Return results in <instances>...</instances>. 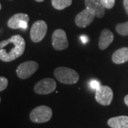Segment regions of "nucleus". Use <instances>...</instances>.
I'll list each match as a JSON object with an SVG mask.
<instances>
[{
  "instance_id": "1",
  "label": "nucleus",
  "mask_w": 128,
  "mask_h": 128,
  "mask_svg": "<svg viewBox=\"0 0 128 128\" xmlns=\"http://www.w3.org/2000/svg\"><path fill=\"white\" fill-rule=\"evenodd\" d=\"M9 44L10 50L4 51L0 50V59L4 62H11L22 55L25 50L26 43L24 38L20 35H14L10 38L4 40Z\"/></svg>"
},
{
  "instance_id": "2",
  "label": "nucleus",
  "mask_w": 128,
  "mask_h": 128,
  "mask_svg": "<svg viewBox=\"0 0 128 128\" xmlns=\"http://www.w3.org/2000/svg\"><path fill=\"white\" fill-rule=\"evenodd\" d=\"M56 78L64 84L72 85L78 82L79 75L75 70L66 67H58L54 70Z\"/></svg>"
},
{
  "instance_id": "3",
  "label": "nucleus",
  "mask_w": 128,
  "mask_h": 128,
  "mask_svg": "<svg viewBox=\"0 0 128 128\" xmlns=\"http://www.w3.org/2000/svg\"><path fill=\"white\" fill-rule=\"evenodd\" d=\"M51 108L46 105H40L34 108L30 113V119L35 123H44L52 118Z\"/></svg>"
},
{
  "instance_id": "4",
  "label": "nucleus",
  "mask_w": 128,
  "mask_h": 128,
  "mask_svg": "<svg viewBox=\"0 0 128 128\" xmlns=\"http://www.w3.org/2000/svg\"><path fill=\"white\" fill-rule=\"evenodd\" d=\"M47 24L42 20L37 21L32 25L30 32L31 39L34 43L41 41L46 36L47 33Z\"/></svg>"
},
{
  "instance_id": "5",
  "label": "nucleus",
  "mask_w": 128,
  "mask_h": 128,
  "mask_svg": "<svg viewBox=\"0 0 128 128\" xmlns=\"http://www.w3.org/2000/svg\"><path fill=\"white\" fill-rule=\"evenodd\" d=\"M38 68V64L35 61H26L21 64L16 68V74L21 79L31 77Z\"/></svg>"
},
{
  "instance_id": "6",
  "label": "nucleus",
  "mask_w": 128,
  "mask_h": 128,
  "mask_svg": "<svg viewBox=\"0 0 128 128\" xmlns=\"http://www.w3.org/2000/svg\"><path fill=\"white\" fill-rule=\"evenodd\" d=\"M29 22V17L26 14L18 13L13 15L9 18L7 26L12 29H22L26 30L28 28V23Z\"/></svg>"
},
{
  "instance_id": "7",
  "label": "nucleus",
  "mask_w": 128,
  "mask_h": 128,
  "mask_svg": "<svg viewBox=\"0 0 128 128\" xmlns=\"http://www.w3.org/2000/svg\"><path fill=\"white\" fill-rule=\"evenodd\" d=\"M113 98V92L109 86H100L96 92V101L102 105H110Z\"/></svg>"
},
{
  "instance_id": "8",
  "label": "nucleus",
  "mask_w": 128,
  "mask_h": 128,
  "mask_svg": "<svg viewBox=\"0 0 128 128\" xmlns=\"http://www.w3.org/2000/svg\"><path fill=\"white\" fill-rule=\"evenodd\" d=\"M56 82L52 78H44L37 82L34 86V91L39 95H47L54 91Z\"/></svg>"
},
{
  "instance_id": "9",
  "label": "nucleus",
  "mask_w": 128,
  "mask_h": 128,
  "mask_svg": "<svg viewBox=\"0 0 128 128\" xmlns=\"http://www.w3.org/2000/svg\"><path fill=\"white\" fill-rule=\"evenodd\" d=\"M52 45L57 50L66 49L68 47V41L66 32L63 29H56L52 34Z\"/></svg>"
},
{
  "instance_id": "10",
  "label": "nucleus",
  "mask_w": 128,
  "mask_h": 128,
  "mask_svg": "<svg viewBox=\"0 0 128 128\" xmlns=\"http://www.w3.org/2000/svg\"><path fill=\"white\" fill-rule=\"evenodd\" d=\"M96 15L87 8L78 13L76 18L75 23L80 28H86L88 26L93 22Z\"/></svg>"
},
{
  "instance_id": "11",
  "label": "nucleus",
  "mask_w": 128,
  "mask_h": 128,
  "mask_svg": "<svg viewBox=\"0 0 128 128\" xmlns=\"http://www.w3.org/2000/svg\"><path fill=\"white\" fill-rule=\"evenodd\" d=\"M85 4L87 9L96 15V17L102 18L104 16L105 8L101 0H85Z\"/></svg>"
},
{
  "instance_id": "12",
  "label": "nucleus",
  "mask_w": 128,
  "mask_h": 128,
  "mask_svg": "<svg viewBox=\"0 0 128 128\" xmlns=\"http://www.w3.org/2000/svg\"><path fill=\"white\" fill-rule=\"evenodd\" d=\"M114 40V35L112 32L108 28L103 29L100 34L99 38V48L100 50H105L109 47Z\"/></svg>"
},
{
  "instance_id": "13",
  "label": "nucleus",
  "mask_w": 128,
  "mask_h": 128,
  "mask_svg": "<svg viewBox=\"0 0 128 128\" xmlns=\"http://www.w3.org/2000/svg\"><path fill=\"white\" fill-rule=\"evenodd\" d=\"M108 124L111 128H128V116L122 115L108 120Z\"/></svg>"
},
{
  "instance_id": "14",
  "label": "nucleus",
  "mask_w": 128,
  "mask_h": 128,
  "mask_svg": "<svg viewBox=\"0 0 128 128\" xmlns=\"http://www.w3.org/2000/svg\"><path fill=\"white\" fill-rule=\"evenodd\" d=\"M112 62L115 64H122L128 61V48L123 47L117 50L112 56Z\"/></svg>"
},
{
  "instance_id": "15",
  "label": "nucleus",
  "mask_w": 128,
  "mask_h": 128,
  "mask_svg": "<svg viewBox=\"0 0 128 128\" xmlns=\"http://www.w3.org/2000/svg\"><path fill=\"white\" fill-rule=\"evenodd\" d=\"M52 6L58 10H63L70 6L72 0H51Z\"/></svg>"
},
{
  "instance_id": "16",
  "label": "nucleus",
  "mask_w": 128,
  "mask_h": 128,
  "mask_svg": "<svg viewBox=\"0 0 128 128\" xmlns=\"http://www.w3.org/2000/svg\"><path fill=\"white\" fill-rule=\"evenodd\" d=\"M116 31L122 36H128V22L118 24L116 26Z\"/></svg>"
},
{
  "instance_id": "17",
  "label": "nucleus",
  "mask_w": 128,
  "mask_h": 128,
  "mask_svg": "<svg viewBox=\"0 0 128 128\" xmlns=\"http://www.w3.org/2000/svg\"><path fill=\"white\" fill-rule=\"evenodd\" d=\"M105 9H112L115 4V0H101Z\"/></svg>"
},
{
  "instance_id": "18",
  "label": "nucleus",
  "mask_w": 128,
  "mask_h": 128,
  "mask_svg": "<svg viewBox=\"0 0 128 128\" xmlns=\"http://www.w3.org/2000/svg\"><path fill=\"white\" fill-rule=\"evenodd\" d=\"M8 86V80L7 78L3 76H0V92L5 90Z\"/></svg>"
},
{
  "instance_id": "19",
  "label": "nucleus",
  "mask_w": 128,
  "mask_h": 128,
  "mask_svg": "<svg viewBox=\"0 0 128 128\" xmlns=\"http://www.w3.org/2000/svg\"><path fill=\"white\" fill-rule=\"evenodd\" d=\"M90 87L91 88H92L93 90H98L99 87L100 86V82H98V81H97V80H92L90 81Z\"/></svg>"
},
{
  "instance_id": "20",
  "label": "nucleus",
  "mask_w": 128,
  "mask_h": 128,
  "mask_svg": "<svg viewBox=\"0 0 128 128\" xmlns=\"http://www.w3.org/2000/svg\"><path fill=\"white\" fill-rule=\"evenodd\" d=\"M123 4L125 12L128 15V0H123Z\"/></svg>"
},
{
  "instance_id": "21",
  "label": "nucleus",
  "mask_w": 128,
  "mask_h": 128,
  "mask_svg": "<svg viewBox=\"0 0 128 128\" xmlns=\"http://www.w3.org/2000/svg\"><path fill=\"white\" fill-rule=\"evenodd\" d=\"M80 40L82 41L83 44H86L88 42V37L86 36H80Z\"/></svg>"
},
{
  "instance_id": "22",
  "label": "nucleus",
  "mask_w": 128,
  "mask_h": 128,
  "mask_svg": "<svg viewBox=\"0 0 128 128\" xmlns=\"http://www.w3.org/2000/svg\"><path fill=\"white\" fill-rule=\"evenodd\" d=\"M124 103L126 104V105L128 106V95L124 97Z\"/></svg>"
},
{
  "instance_id": "23",
  "label": "nucleus",
  "mask_w": 128,
  "mask_h": 128,
  "mask_svg": "<svg viewBox=\"0 0 128 128\" xmlns=\"http://www.w3.org/2000/svg\"><path fill=\"white\" fill-rule=\"evenodd\" d=\"M36 2H44V0H35Z\"/></svg>"
},
{
  "instance_id": "24",
  "label": "nucleus",
  "mask_w": 128,
  "mask_h": 128,
  "mask_svg": "<svg viewBox=\"0 0 128 128\" xmlns=\"http://www.w3.org/2000/svg\"><path fill=\"white\" fill-rule=\"evenodd\" d=\"M1 9H2V5L0 4V10H1Z\"/></svg>"
},
{
  "instance_id": "25",
  "label": "nucleus",
  "mask_w": 128,
  "mask_h": 128,
  "mask_svg": "<svg viewBox=\"0 0 128 128\" xmlns=\"http://www.w3.org/2000/svg\"><path fill=\"white\" fill-rule=\"evenodd\" d=\"M0 102H1V97H0Z\"/></svg>"
}]
</instances>
